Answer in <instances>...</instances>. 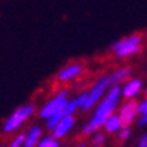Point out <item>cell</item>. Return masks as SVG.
<instances>
[{
    "label": "cell",
    "instance_id": "12",
    "mask_svg": "<svg viewBox=\"0 0 147 147\" xmlns=\"http://www.w3.org/2000/svg\"><path fill=\"white\" fill-rule=\"evenodd\" d=\"M129 73H131V70H129L128 67L120 69V70H117L115 74H112V76L109 77V81H111L112 84H117V82H120V81L125 80V78L129 76Z\"/></svg>",
    "mask_w": 147,
    "mask_h": 147
},
{
    "label": "cell",
    "instance_id": "23",
    "mask_svg": "<svg viewBox=\"0 0 147 147\" xmlns=\"http://www.w3.org/2000/svg\"><path fill=\"white\" fill-rule=\"evenodd\" d=\"M80 147H85V146H80Z\"/></svg>",
    "mask_w": 147,
    "mask_h": 147
},
{
    "label": "cell",
    "instance_id": "7",
    "mask_svg": "<svg viewBox=\"0 0 147 147\" xmlns=\"http://www.w3.org/2000/svg\"><path fill=\"white\" fill-rule=\"evenodd\" d=\"M74 124V119L71 117V115H66L62 117V120L57 124V127L54 128V135L53 138H62L67 131L73 127Z\"/></svg>",
    "mask_w": 147,
    "mask_h": 147
},
{
    "label": "cell",
    "instance_id": "3",
    "mask_svg": "<svg viewBox=\"0 0 147 147\" xmlns=\"http://www.w3.org/2000/svg\"><path fill=\"white\" fill-rule=\"evenodd\" d=\"M32 112H34V107H32V105H26V107H20L19 109H16L15 113L5 121L4 132H11L13 129H16L28 116L31 115Z\"/></svg>",
    "mask_w": 147,
    "mask_h": 147
},
{
    "label": "cell",
    "instance_id": "9",
    "mask_svg": "<svg viewBox=\"0 0 147 147\" xmlns=\"http://www.w3.org/2000/svg\"><path fill=\"white\" fill-rule=\"evenodd\" d=\"M140 86H142V82L139 80H132L129 81L128 84L124 86V89H123V94H124V97L127 98H131L136 96L139 90H140Z\"/></svg>",
    "mask_w": 147,
    "mask_h": 147
},
{
    "label": "cell",
    "instance_id": "8",
    "mask_svg": "<svg viewBox=\"0 0 147 147\" xmlns=\"http://www.w3.org/2000/svg\"><path fill=\"white\" fill-rule=\"evenodd\" d=\"M82 70V67L80 65H70V66L65 67L62 70L59 71V74H58V80L59 81H67V80H71L73 77L78 76Z\"/></svg>",
    "mask_w": 147,
    "mask_h": 147
},
{
    "label": "cell",
    "instance_id": "5",
    "mask_svg": "<svg viewBox=\"0 0 147 147\" xmlns=\"http://www.w3.org/2000/svg\"><path fill=\"white\" fill-rule=\"evenodd\" d=\"M65 98H66V92H62L59 93L55 98H53L50 102L46 104V107H43V109L40 111V117H51L53 115H55L57 112L61 111L63 102H65Z\"/></svg>",
    "mask_w": 147,
    "mask_h": 147
},
{
    "label": "cell",
    "instance_id": "22",
    "mask_svg": "<svg viewBox=\"0 0 147 147\" xmlns=\"http://www.w3.org/2000/svg\"><path fill=\"white\" fill-rule=\"evenodd\" d=\"M146 96H147V89H146Z\"/></svg>",
    "mask_w": 147,
    "mask_h": 147
},
{
    "label": "cell",
    "instance_id": "14",
    "mask_svg": "<svg viewBox=\"0 0 147 147\" xmlns=\"http://www.w3.org/2000/svg\"><path fill=\"white\" fill-rule=\"evenodd\" d=\"M78 107V101L77 100H70V101H65L62 105V109L63 113H65V116L66 115H71L73 112L76 111V108Z\"/></svg>",
    "mask_w": 147,
    "mask_h": 147
},
{
    "label": "cell",
    "instance_id": "6",
    "mask_svg": "<svg viewBox=\"0 0 147 147\" xmlns=\"http://www.w3.org/2000/svg\"><path fill=\"white\" fill-rule=\"evenodd\" d=\"M136 112H139V107H138V102L135 101V100H131V101H128L127 104L123 105V108L120 109V113H119V117H120V120H121L123 128L127 127L131 121L134 120Z\"/></svg>",
    "mask_w": 147,
    "mask_h": 147
},
{
    "label": "cell",
    "instance_id": "10",
    "mask_svg": "<svg viewBox=\"0 0 147 147\" xmlns=\"http://www.w3.org/2000/svg\"><path fill=\"white\" fill-rule=\"evenodd\" d=\"M40 136V128L39 127H32L31 131H30V134L27 136L26 142H24V147H35L36 142H38V139Z\"/></svg>",
    "mask_w": 147,
    "mask_h": 147
},
{
    "label": "cell",
    "instance_id": "15",
    "mask_svg": "<svg viewBox=\"0 0 147 147\" xmlns=\"http://www.w3.org/2000/svg\"><path fill=\"white\" fill-rule=\"evenodd\" d=\"M39 147H58V142L53 138H46L39 143Z\"/></svg>",
    "mask_w": 147,
    "mask_h": 147
},
{
    "label": "cell",
    "instance_id": "18",
    "mask_svg": "<svg viewBox=\"0 0 147 147\" xmlns=\"http://www.w3.org/2000/svg\"><path fill=\"white\" fill-rule=\"evenodd\" d=\"M128 136H129V129L127 128V127H124V128L120 131V134H119V139H120V140H125Z\"/></svg>",
    "mask_w": 147,
    "mask_h": 147
},
{
    "label": "cell",
    "instance_id": "2",
    "mask_svg": "<svg viewBox=\"0 0 147 147\" xmlns=\"http://www.w3.org/2000/svg\"><path fill=\"white\" fill-rule=\"evenodd\" d=\"M140 42H142V38L139 35H134L116 42L112 46V49L116 51L117 57H127V55L138 53L140 49Z\"/></svg>",
    "mask_w": 147,
    "mask_h": 147
},
{
    "label": "cell",
    "instance_id": "1",
    "mask_svg": "<svg viewBox=\"0 0 147 147\" xmlns=\"http://www.w3.org/2000/svg\"><path fill=\"white\" fill-rule=\"evenodd\" d=\"M119 96H120V88L116 85V86H113V88L109 90V93H108V96L105 97V100L98 105L97 111L94 112L93 119H92V120L86 124V127L84 128L85 135L93 132L94 129H97L100 125L105 124V121L112 116V112L115 111L117 100H119Z\"/></svg>",
    "mask_w": 147,
    "mask_h": 147
},
{
    "label": "cell",
    "instance_id": "11",
    "mask_svg": "<svg viewBox=\"0 0 147 147\" xmlns=\"http://www.w3.org/2000/svg\"><path fill=\"white\" fill-rule=\"evenodd\" d=\"M104 125H105V129H107L108 132H115V131H117V129L121 127V120L119 116L112 115L111 117L105 121Z\"/></svg>",
    "mask_w": 147,
    "mask_h": 147
},
{
    "label": "cell",
    "instance_id": "20",
    "mask_svg": "<svg viewBox=\"0 0 147 147\" xmlns=\"http://www.w3.org/2000/svg\"><path fill=\"white\" fill-rule=\"evenodd\" d=\"M139 112L143 113V116H147V100L143 101L140 105H139Z\"/></svg>",
    "mask_w": 147,
    "mask_h": 147
},
{
    "label": "cell",
    "instance_id": "21",
    "mask_svg": "<svg viewBox=\"0 0 147 147\" xmlns=\"http://www.w3.org/2000/svg\"><path fill=\"white\" fill-rule=\"evenodd\" d=\"M139 147H147V134H146V135H143V138L140 139Z\"/></svg>",
    "mask_w": 147,
    "mask_h": 147
},
{
    "label": "cell",
    "instance_id": "16",
    "mask_svg": "<svg viewBox=\"0 0 147 147\" xmlns=\"http://www.w3.org/2000/svg\"><path fill=\"white\" fill-rule=\"evenodd\" d=\"M102 142H104V135H102L101 132H98V134L93 138V140H92L94 147H100L102 144Z\"/></svg>",
    "mask_w": 147,
    "mask_h": 147
},
{
    "label": "cell",
    "instance_id": "4",
    "mask_svg": "<svg viewBox=\"0 0 147 147\" xmlns=\"http://www.w3.org/2000/svg\"><path fill=\"white\" fill-rule=\"evenodd\" d=\"M108 84H111V81H109V77L101 78V80L98 81L97 84H96L93 88L90 89L89 96H88V100H86V102H85L84 105H82V109H89L90 107H93L94 104L97 102L98 98L102 96V93H104L105 88L108 86Z\"/></svg>",
    "mask_w": 147,
    "mask_h": 147
},
{
    "label": "cell",
    "instance_id": "19",
    "mask_svg": "<svg viewBox=\"0 0 147 147\" xmlns=\"http://www.w3.org/2000/svg\"><path fill=\"white\" fill-rule=\"evenodd\" d=\"M88 96H89V93H82V94H81L80 97L77 98V101H78V105H81V107H82L85 102H86V100H88Z\"/></svg>",
    "mask_w": 147,
    "mask_h": 147
},
{
    "label": "cell",
    "instance_id": "13",
    "mask_svg": "<svg viewBox=\"0 0 147 147\" xmlns=\"http://www.w3.org/2000/svg\"><path fill=\"white\" fill-rule=\"evenodd\" d=\"M63 116H65V113H63V111L61 109V111L57 112L55 115H53L51 117H49V119H47V128H49V129H54L55 127H57L58 123L62 120Z\"/></svg>",
    "mask_w": 147,
    "mask_h": 147
},
{
    "label": "cell",
    "instance_id": "17",
    "mask_svg": "<svg viewBox=\"0 0 147 147\" xmlns=\"http://www.w3.org/2000/svg\"><path fill=\"white\" fill-rule=\"evenodd\" d=\"M24 139H27L24 135H19L18 138H16V139H15V140L12 142V144H11L9 147H20V146H22V143L24 142Z\"/></svg>",
    "mask_w": 147,
    "mask_h": 147
}]
</instances>
